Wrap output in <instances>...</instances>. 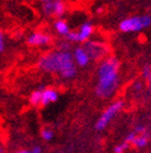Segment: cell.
<instances>
[{"label":"cell","instance_id":"obj_1","mask_svg":"<svg viewBox=\"0 0 151 153\" xmlns=\"http://www.w3.org/2000/svg\"><path fill=\"white\" fill-rule=\"evenodd\" d=\"M120 63L116 58H107L98 68V80L95 94L102 99L112 97L119 87Z\"/></svg>","mask_w":151,"mask_h":153},{"label":"cell","instance_id":"obj_7","mask_svg":"<svg viewBox=\"0 0 151 153\" xmlns=\"http://www.w3.org/2000/svg\"><path fill=\"white\" fill-rule=\"evenodd\" d=\"M73 58L75 63H77L79 66H86L91 60L89 54L86 53V51L84 50V48L82 47L76 48L75 50H73Z\"/></svg>","mask_w":151,"mask_h":153},{"label":"cell","instance_id":"obj_21","mask_svg":"<svg viewBox=\"0 0 151 153\" xmlns=\"http://www.w3.org/2000/svg\"><path fill=\"white\" fill-rule=\"evenodd\" d=\"M30 152L32 153H42V148H41L40 146H35V147H32Z\"/></svg>","mask_w":151,"mask_h":153},{"label":"cell","instance_id":"obj_19","mask_svg":"<svg viewBox=\"0 0 151 153\" xmlns=\"http://www.w3.org/2000/svg\"><path fill=\"white\" fill-rule=\"evenodd\" d=\"M4 50V37H3L2 32L0 30V53Z\"/></svg>","mask_w":151,"mask_h":153},{"label":"cell","instance_id":"obj_20","mask_svg":"<svg viewBox=\"0 0 151 153\" xmlns=\"http://www.w3.org/2000/svg\"><path fill=\"white\" fill-rule=\"evenodd\" d=\"M135 134H138V135H141V134H145L146 133V127L141 126V125H138L136 127V129L134 131Z\"/></svg>","mask_w":151,"mask_h":153},{"label":"cell","instance_id":"obj_6","mask_svg":"<svg viewBox=\"0 0 151 153\" xmlns=\"http://www.w3.org/2000/svg\"><path fill=\"white\" fill-rule=\"evenodd\" d=\"M84 50L89 54L90 59H100L106 54V48L102 42H97V41H87L84 45Z\"/></svg>","mask_w":151,"mask_h":153},{"label":"cell","instance_id":"obj_12","mask_svg":"<svg viewBox=\"0 0 151 153\" xmlns=\"http://www.w3.org/2000/svg\"><path fill=\"white\" fill-rule=\"evenodd\" d=\"M54 27H55L56 32H57L58 34L63 35V36H67V35H68V33L70 32L68 24H67L66 22H65V21H63V20L56 21L55 24H54Z\"/></svg>","mask_w":151,"mask_h":153},{"label":"cell","instance_id":"obj_4","mask_svg":"<svg viewBox=\"0 0 151 153\" xmlns=\"http://www.w3.org/2000/svg\"><path fill=\"white\" fill-rule=\"evenodd\" d=\"M123 104H124V103H123L122 100H118V101H114V102L111 103L110 105L105 110L104 113L99 116L98 120H97L96 125H95L96 129L97 130L105 129V128L108 126V124L112 121V118L114 117L121 110H122Z\"/></svg>","mask_w":151,"mask_h":153},{"label":"cell","instance_id":"obj_24","mask_svg":"<svg viewBox=\"0 0 151 153\" xmlns=\"http://www.w3.org/2000/svg\"><path fill=\"white\" fill-rule=\"evenodd\" d=\"M0 153H4V148L0 146Z\"/></svg>","mask_w":151,"mask_h":153},{"label":"cell","instance_id":"obj_23","mask_svg":"<svg viewBox=\"0 0 151 153\" xmlns=\"http://www.w3.org/2000/svg\"><path fill=\"white\" fill-rule=\"evenodd\" d=\"M148 79H149V89H150V91H151V74H150V76L148 77Z\"/></svg>","mask_w":151,"mask_h":153},{"label":"cell","instance_id":"obj_22","mask_svg":"<svg viewBox=\"0 0 151 153\" xmlns=\"http://www.w3.org/2000/svg\"><path fill=\"white\" fill-rule=\"evenodd\" d=\"M15 153H32V152H30V150H18Z\"/></svg>","mask_w":151,"mask_h":153},{"label":"cell","instance_id":"obj_18","mask_svg":"<svg viewBox=\"0 0 151 153\" xmlns=\"http://www.w3.org/2000/svg\"><path fill=\"white\" fill-rule=\"evenodd\" d=\"M142 72H144V76H145L146 78H148L151 74V66L150 65H145V68H144V71Z\"/></svg>","mask_w":151,"mask_h":153},{"label":"cell","instance_id":"obj_10","mask_svg":"<svg viewBox=\"0 0 151 153\" xmlns=\"http://www.w3.org/2000/svg\"><path fill=\"white\" fill-rule=\"evenodd\" d=\"M78 33V42H83V41H86L89 39L92 33H93V26L91 23H84L81 26L80 30Z\"/></svg>","mask_w":151,"mask_h":153},{"label":"cell","instance_id":"obj_17","mask_svg":"<svg viewBox=\"0 0 151 153\" xmlns=\"http://www.w3.org/2000/svg\"><path fill=\"white\" fill-rule=\"evenodd\" d=\"M136 136L137 135L134 133V131H133V133H130L128 136H126V138H125V141L124 142H126V143H132V142L134 141V139L136 138Z\"/></svg>","mask_w":151,"mask_h":153},{"label":"cell","instance_id":"obj_16","mask_svg":"<svg viewBox=\"0 0 151 153\" xmlns=\"http://www.w3.org/2000/svg\"><path fill=\"white\" fill-rule=\"evenodd\" d=\"M66 39L68 41H78V33L77 32H69L66 36Z\"/></svg>","mask_w":151,"mask_h":153},{"label":"cell","instance_id":"obj_14","mask_svg":"<svg viewBox=\"0 0 151 153\" xmlns=\"http://www.w3.org/2000/svg\"><path fill=\"white\" fill-rule=\"evenodd\" d=\"M41 137L43 140L45 141H51L53 138H54V133H53L52 129H50V128H43V129L41 130Z\"/></svg>","mask_w":151,"mask_h":153},{"label":"cell","instance_id":"obj_2","mask_svg":"<svg viewBox=\"0 0 151 153\" xmlns=\"http://www.w3.org/2000/svg\"><path fill=\"white\" fill-rule=\"evenodd\" d=\"M39 68L48 73H58L62 77L70 79L76 76L77 68L73 53L69 51H53L39 60Z\"/></svg>","mask_w":151,"mask_h":153},{"label":"cell","instance_id":"obj_13","mask_svg":"<svg viewBox=\"0 0 151 153\" xmlns=\"http://www.w3.org/2000/svg\"><path fill=\"white\" fill-rule=\"evenodd\" d=\"M41 98H42V90L38 89V90H35L30 94L29 97V102L32 105H39L41 103Z\"/></svg>","mask_w":151,"mask_h":153},{"label":"cell","instance_id":"obj_9","mask_svg":"<svg viewBox=\"0 0 151 153\" xmlns=\"http://www.w3.org/2000/svg\"><path fill=\"white\" fill-rule=\"evenodd\" d=\"M58 99V92L55 89L48 88L42 90V98H41V104L42 105H48L50 103H53L57 101Z\"/></svg>","mask_w":151,"mask_h":153},{"label":"cell","instance_id":"obj_11","mask_svg":"<svg viewBox=\"0 0 151 153\" xmlns=\"http://www.w3.org/2000/svg\"><path fill=\"white\" fill-rule=\"evenodd\" d=\"M151 138V135L148 133H145V134H141V135H138L136 136V138L134 139V141L132 143L137 148H145L147 144H148L149 140Z\"/></svg>","mask_w":151,"mask_h":153},{"label":"cell","instance_id":"obj_8","mask_svg":"<svg viewBox=\"0 0 151 153\" xmlns=\"http://www.w3.org/2000/svg\"><path fill=\"white\" fill-rule=\"evenodd\" d=\"M27 41L32 46H44L51 41V37L42 33H34L29 36Z\"/></svg>","mask_w":151,"mask_h":153},{"label":"cell","instance_id":"obj_3","mask_svg":"<svg viewBox=\"0 0 151 153\" xmlns=\"http://www.w3.org/2000/svg\"><path fill=\"white\" fill-rule=\"evenodd\" d=\"M150 25L151 15H139L122 21L120 23V30L122 32H138Z\"/></svg>","mask_w":151,"mask_h":153},{"label":"cell","instance_id":"obj_5","mask_svg":"<svg viewBox=\"0 0 151 153\" xmlns=\"http://www.w3.org/2000/svg\"><path fill=\"white\" fill-rule=\"evenodd\" d=\"M43 12L47 15L61 16L65 12V4L62 0H41Z\"/></svg>","mask_w":151,"mask_h":153},{"label":"cell","instance_id":"obj_15","mask_svg":"<svg viewBox=\"0 0 151 153\" xmlns=\"http://www.w3.org/2000/svg\"><path fill=\"white\" fill-rule=\"evenodd\" d=\"M128 143H126V142H122V143L116 146L113 151H114V153H124L125 151L128 150Z\"/></svg>","mask_w":151,"mask_h":153}]
</instances>
